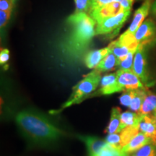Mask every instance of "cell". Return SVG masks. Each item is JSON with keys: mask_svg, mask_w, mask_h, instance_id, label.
<instances>
[{"mask_svg": "<svg viewBox=\"0 0 156 156\" xmlns=\"http://www.w3.org/2000/svg\"><path fill=\"white\" fill-rule=\"evenodd\" d=\"M65 33L58 47L62 59L68 64H75L83 60L84 56L95 35L96 22L87 13L70 15L66 20Z\"/></svg>", "mask_w": 156, "mask_h": 156, "instance_id": "cell-1", "label": "cell"}, {"mask_svg": "<svg viewBox=\"0 0 156 156\" xmlns=\"http://www.w3.org/2000/svg\"><path fill=\"white\" fill-rule=\"evenodd\" d=\"M15 122L25 137L33 143L48 145L56 143L64 132L48 117L35 110H24L15 116Z\"/></svg>", "mask_w": 156, "mask_h": 156, "instance_id": "cell-2", "label": "cell"}, {"mask_svg": "<svg viewBox=\"0 0 156 156\" xmlns=\"http://www.w3.org/2000/svg\"><path fill=\"white\" fill-rule=\"evenodd\" d=\"M101 73L94 69L92 72L87 74L82 80L76 84L73 87V92L68 98V100L62 105V108L58 111H54L51 113L60 112L63 109L73 105L79 104L86 98H90V94L95 91L101 80Z\"/></svg>", "mask_w": 156, "mask_h": 156, "instance_id": "cell-3", "label": "cell"}, {"mask_svg": "<svg viewBox=\"0 0 156 156\" xmlns=\"http://www.w3.org/2000/svg\"><path fill=\"white\" fill-rule=\"evenodd\" d=\"M131 12H121L114 16L107 17L96 23L95 35L106 36L109 38L117 36L123 25L131 15Z\"/></svg>", "mask_w": 156, "mask_h": 156, "instance_id": "cell-4", "label": "cell"}, {"mask_svg": "<svg viewBox=\"0 0 156 156\" xmlns=\"http://www.w3.org/2000/svg\"><path fill=\"white\" fill-rule=\"evenodd\" d=\"M150 48V46L146 45H138L132 68V71L138 76L146 87H149L153 84L147 69V54Z\"/></svg>", "mask_w": 156, "mask_h": 156, "instance_id": "cell-5", "label": "cell"}, {"mask_svg": "<svg viewBox=\"0 0 156 156\" xmlns=\"http://www.w3.org/2000/svg\"><path fill=\"white\" fill-rule=\"evenodd\" d=\"M134 41L138 45L152 46L156 44V23L153 18L146 19L136 31Z\"/></svg>", "mask_w": 156, "mask_h": 156, "instance_id": "cell-6", "label": "cell"}, {"mask_svg": "<svg viewBox=\"0 0 156 156\" xmlns=\"http://www.w3.org/2000/svg\"><path fill=\"white\" fill-rule=\"evenodd\" d=\"M153 0H145L142 4V5L134 12L133 19L129 28L122 34V36L125 37L134 38L136 31L138 30L142 23L146 20V17L151 12V9Z\"/></svg>", "mask_w": 156, "mask_h": 156, "instance_id": "cell-7", "label": "cell"}, {"mask_svg": "<svg viewBox=\"0 0 156 156\" xmlns=\"http://www.w3.org/2000/svg\"><path fill=\"white\" fill-rule=\"evenodd\" d=\"M116 73L117 81L122 92L126 90H134L146 87L138 76L132 69H118Z\"/></svg>", "mask_w": 156, "mask_h": 156, "instance_id": "cell-8", "label": "cell"}, {"mask_svg": "<svg viewBox=\"0 0 156 156\" xmlns=\"http://www.w3.org/2000/svg\"><path fill=\"white\" fill-rule=\"evenodd\" d=\"M119 92H122V90L117 81L116 73H111L103 76L100 83V87L93 96L108 95Z\"/></svg>", "mask_w": 156, "mask_h": 156, "instance_id": "cell-9", "label": "cell"}, {"mask_svg": "<svg viewBox=\"0 0 156 156\" xmlns=\"http://www.w3.org/2000/svg\"><path fill=\"white\" fill-rule=\"evenodd\" d=\"M108 47L110 48V51L114 54L116 57L117 64L116 66L120 63L128 55V54L132 49L137 48L138 45H131L127 43L122 41L119 39L113 41L109 44Z\"/></svg>", "mask_w": 156, "mask_h": 156, "instance_id": "cell-10", "label": "cell"}, {"mask_svg": "<svg viewBox=\"0 0 156 156\" xmlns=\"http://www.w3.org/2000/svg\"><path fill=\"white\" fill-rule=\"evenodd\" d=\"M110 48L108 46L101 48V49L89 51L84 56V63L89 69H95V67L110 53Z\"/></svg>", "mask_w": 156, "mask_h": 156, "instance_id": "cell-11", "label": "cell"}, {"mask_svg": "<svg viewBox=\"0 0 156 156\" xmlns=\"http://www.w3.org/2000/svg\"><path fill=\"white\" fill-rule=\"evenodd\" d=\"M119 12H121L120 2H113L93 12L90 16L95 20V22L98 23L107 17L114 16Z\"/></svg>", "mask_w": 156, "mask_h": 156, "instance_id": "cell-12", "label": "cell"}, {"mask_svg": "<svg viewBox=\"0 0 156 156\" xmlns=\"http://www.w3.org/2000/svg\"><path fill=\"white\" fill-rule=\"evenodd\" d=\"M77 138L85 144L88 156H93L97 154L108 144L106 141L93 136L77 135Z\"/></svg>", "mask_w": 156, "mask_h": 156, "instance_id": "cell-13", "label": "cell"}, {"mask_svg": "<svg viewBox=\"0 0 156 156\" xmlns=\"http://www.w3.org/2000/svg\"><path fill=\"white\" fill-rule=\"evenodd\" d=\"M141 116V115H140ZM140 132L155 141L156 139V123L153 114L142 115L139 124Z\"/></svg>", "mask_w": 156, "mask_h": 156, "instance_id": "cell-14", "label": "cell"}, {"mask_svg": "<svg viewBox=\"0 0 156 156\" xmlns=\"http://www.w3.org/2000/svg\"><path fill=\"white\" fill-rule=\"evenodd\" d=\"M151 143H153V140L142 132H139V133L122 149L125 153L129 155V153H134L143 146Z\"/></svg>", "mask_w": 156, "mask_h": 156, "instance_id": "cell-15", "label": "cell"}, {"mask_svg": "<svg viewBox=\"0 0 156 156\" xmlns=\"http://www.w3.org/2000/svg\"><path fill=\"white\" fill-rule=\"evenodd\" d=\"M141 116L137 113L132 112H125L121 115V122L119 132H122L124 128L128 126H135L139 127L140 121Z\"/></svg>", "mask_w": 156, "mask_h": 156, "instance_id": "cell-16", "label": "cell"}, {"mask_svg": "<svg viewBox=\"0 0 156 156\" xmlns=\"http://www.w3.org/2000/svg\"><path fill=\"white\" fill-rule=\"evenodd\" d=\"M156 109V95L147 90V95L142 103L140 112L137 113L140 115L152 114Z\"/></svg>", "mask_w": 156, "mask_h": 156, "instance_id": "cell-17", "label": "cell"}, {"mask_svg": "<svg viewBox=\"0 0 156 156\" xmlns=\"http://www.w3.org/2000/svg\"><path fill=\"white\" fill-rule=\"evenodd\" d=\"M121 109L118 107H114L112 108L111 114L110 122L107 126L106 132L108 134L119 133V126L121 122Z\"/></svg>", "mask_w": 156, "mask_h": 156, "instance_id": "cell-18", "label": "cell"}, {"mask_svg": "<svg viewBox=\"0 0 156 156\" xmlns=\"http://www.w3.org/2000/svg\"><path fill=\"white\" fill-rule=\"evenodd\" d=\"M147 87L144 89H138L134 90V94L131 102V104L129 106V108L132 112L138 113L140 112L142 103L145 100L147 92Z\"/></svg>", "mask_w": 156, "mask_h": 156, "instance_id": "cell-19", "label": "cell"}, {"mask_svg": "<svg viewBox=\"0 0 156 156\" xmlns=\"http://www.w3.org/2000/svg\"><path fill=\"white\" fill-rule=\"evenodd\" d=\"M116 57L112 51H110V53L103 58L98 65L95 67V69L100 72L101 73H106V72L111 71L115 67H116Z\"/></svg>", "mask_w": 156, "mask_h": 156, "instance_id": "cell-20", "label": "cell"}, {"mask_svg": "<svg viewBox=\"0 0 156 156\" xmlns=\"http://www.w3.org/2000/svg\"><path fill=\"white\" fill-rule=\"evenodd\" d=\"M139 127L135 126H128L124 128L122 132H119L120 137V147L123 148L126 146L136 134L139 133Z\"/></svg>", "mask_w": 156, "mask_h": 156, "instance_id": "cell-21", "label": "cell"}, {"mask_svg": "<svg viewBox=\"0 0 156 156\" xmlns=\"http://www.w3.org/2000/svg\"><path fill=\"white\" fill-rule=\"evenodd\" d=\"M93 156H129V154L123 151L122 148L107 144L100 152Z\"/></svg>", "mask_w": 156, "mask_h": 156, "instance_id": "cell-22", "label": "cell"}, {"mask_svg": "<svg viewBox=\"0 0 156 156\" xmlns=\"http://www.w3.org/2000/svg\"><path fill=\"white\" fill-rule=\"evenodd\" d=\"M136 48L132 49L131 51L128 54V55L126 56V57L116 66V67L118 68V69H124V70L132 69V65H133V62H134V55H135V53L136 51Z\"/></svg>", "mask_w": 156, "mask_h": 156, "instance_id": "cell-23", "label": "cell"}, {"mask_svg": "<svg viewBox=\"0 0 156 156\" xmlns=\"http://www.w3.org/2000/svg\"><path fill=\"white\" fill-rule=\"evenodd\" d=\"M131 156H156V145L154 143L147 144L134 152Z\"/></svg>", "mask_w": 156, "mask_h": 156, "instance_id": "cell-24", "label": "cell"}, {"mask_svg": "<svg viewBox=\"0 0 156 156\" xmlns=\"http://www.w3.org/2000/svg\"><path fill=\"white\" fill-rule=\"evenodd\" d=\"M75 13L84 12L89 15L90 12L92 0H75Z\"/></svg>", "mask_w": 156, "mask_h": 156, "instance_id": "cell-25", "label": "cell"}, {"mask_svg": "<svg viewBox=\"0 0 156 156\" xmlns=\"http://www.w3.org/2000/svg\"><path fill=\"white\" fill-rule=\"evenodd\" d=\"M134 90H126L123 91L122 94L121 95V96L119 98V101L121 104L129 108V106L131 104L132 98H133Z\"/></svg>", "mask_w": 156, "mask_h": 156, "instance_id": "cell-26", "label": "cell"}, {"mask_svg": "<svg viewBox=\"0 0 156 156\" xmlns=\"http://www.w3.org/2000/svg\"><path fill=\"white\" fill-rule=\"evenodd\" d=\"M113 2H114V0H92L90 12L89 15L90 16L93 12L96 11L97 9H100L101 7L108 5L109 3H112Z\"/></svg>", "mask_w": 156, "mask_h": 156, "instance_id": "cell-27", "label": "cell"}, {"mask_svg": "<svg viewBox=\"0 0 156 156\" xmlns=\"http://www.w3.org/2000/svg\"><path fill=\"white\" fill-rule=\"evenodd\" d=\"M17 0H0V10L12 12Z\"/></svg>", "mask_w": 156, "mask_h": 156, "instance_id": "cell-28", "label": "cell"}, {"mask_svg": "<svg viewBox=\"0 0 156 156\" xmlns=\"http://www.w3.org/2000/svg\"><path fill=\"white\" fill-rule=\"evenodd\" d=\"M12 11L0 10V28L1 30L5 28L8 23L12 15Z\"/></svg>", "mask_w": 156, "mask_h": 156, "instance_id": "cell-29", "label": "cell"}, {"mask_svg": "<svg viewBox=\"0 0 156 156\" xmlns=\"http://www.w3.org/2000/svg\"><path fill=\"white\" fill-rule=\"evenodd\" d=\"M9 60V51L7 48H2L0 51V64L5 65Z\"/></svg>", "mask_w": 156, "mask_h": 156, "instance_id": "cell-30", "label": "cell"}, {"mask_svg": "<svg viewBox=\"0 0 156 156\" xmlns=\"http://www.w3.org/2000/svg\"><path fill=\"white\" fill-rule=\"evenodd\" d=\"M134 0H122L120 2L121 12L132 11Z\"/></svg>", "mask_w": 156, "mask_h": 156, "instance_id": "cell-31", "label": "cell"}, {"mask_svg": "<svg viewBox=\"0 0 156 156\" xmlns=\"http://www.w3.org/2000/svg\"><path fill=\"white\" fill-rule=\"evenodd\" d=\"M151 16L153 17V18H155L156 17V0H154L153 2V4H152L151 9Z\"/></svg>", "mask_w": 156, "mask_h": 156, "instance_id": "cell-32", "label": "cell"}, {"mask_svg": "<svg viewBox=\"0 0 156 156\" xmlns=\"http://www.w3.org/2000/svg\"><path fill=\"white\" fill-rule=\"evenodd\" d=\"M153 117H154V119H155V123H156V110L153 113Z\"/></svg>", "mask_w": 156, "mask_h": 156, "instance_id": "cell-33", "label": "cell"}, {"mask_svg": "<svg viewBox=\"0 0 156 156\" xmlns=\"http://www.w3.org/2000/svg\"><path fill=\"white\" fill-rule=\"evenodd\" d=\"M154 144H155V145H156V139H155V141H154Z\"/></svg>", "mask_w": 156, "mask_h": 156, "instance_id": "cell-34", "label": "cell"}, {"mask_svg": "<svg viewBox=\"0 0 156 156\" xmlns=\"http://www.w3.org/2000/svg\"><path fill=\"white\" fill-rule=\"evenodd\" d=\"M138 1H141V0H138ZM142 1L144 2V1H145V0H142Z\"/></svg>", "mask_w": 156, "mask_h": 156, "instance_id": "cell-35", "label": "cell"}, {"mask_svg": "<svg viewBox=\"0 0 156 156\" xmlns=\"http://www.w3.org/2000/svg\"><path fill=\"white\" fill-rule=\"evenodd\" d=\"M155 19H156V17H155Z\"/></svg>", "mask_w": 156, "mask_h": 156, "instance_id": "cell-36", "label": "cell"}, {"mask_svg": "<svg viewBox=\"0 0 156 156\" xmlns=\"http://www.w3.org/2000/svg\"><path fill=\"white\" fill-rule=\"evenodd\" d=\"M155 110H156V109H155Z\"/></svg>", "mask_w": 156, "mask_h": 156, "instance_id": "cell-37", "label": "cell"}]
</instances>
